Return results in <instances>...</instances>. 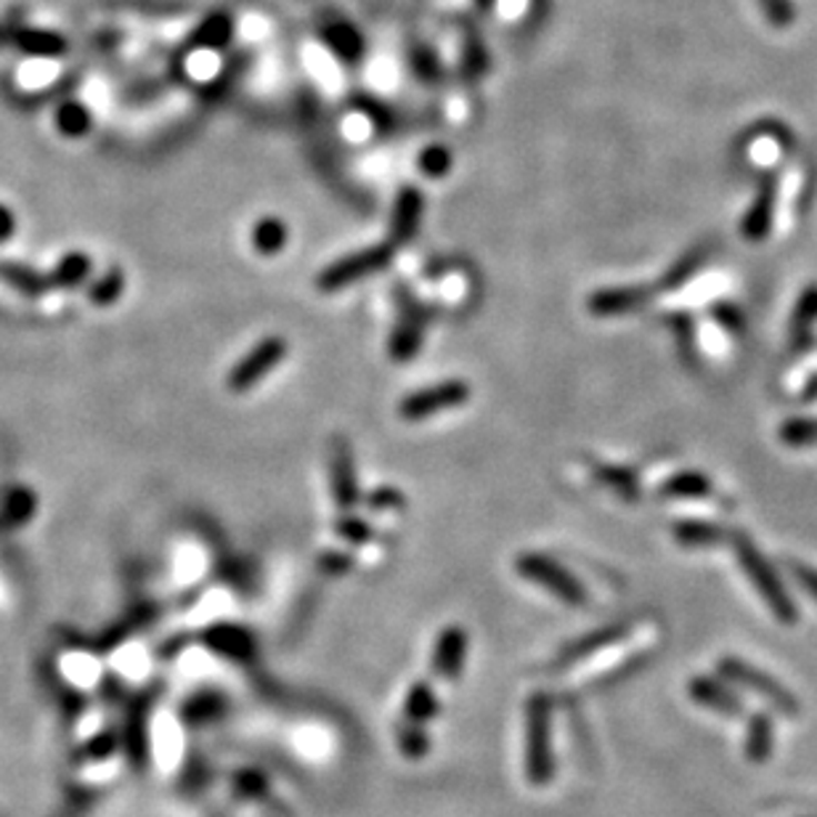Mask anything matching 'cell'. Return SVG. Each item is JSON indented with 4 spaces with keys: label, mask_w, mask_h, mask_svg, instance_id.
I'll list each match as a JSON object with an SVG mask.
<instances>
[{
    "label": "cell",
    "mask_w": 817,
    "mask_h": 817,
    "mask_svg": "<svg viewBox=\"0 0 817 817\" xmlns=\"http://www.w3.org/2000/svg\"><path fill=\"white\" fill-rule=\"evenodd\" d=\"M549 698L536 693L526 706V778L531 786H547L555 775L553 748H549Z\"/></svg>",
    "instance_id": "1"
},
{
    "label": "cell",
    "mask_w": 817,
    "mask_h": 817,
    "mask_svg": "<svg viewBox=\"0 0 817 817\" xmlns=\"http://www.w3.org/2000/svg\"><path fill=\"white\" fill-rule=\"evenodd\" d=\"M393 255H396V244L383 242V244H374V248L359 250V253H351L340 261L330 263L322 274L316 276V290L319 292H340L351 284L361 282L364 276L380 274V271L387 269L393 263Z\"/></svg>",
    "instance_id": "2"
},
{
    "label": "cell",
    "mask_w": 817,
    "mask_h": 817,
    "mask_svg": "<svg viewBox=\"0 0 817 817\" xmlns=\"http://www.w3.org/2000/svg\"><path fill=\"white\" fill-rule=\"evenodd\" d=\"M515 571L523 578H528V582L553 592L563 603L574 605V608L587 605V589L582 587V582L571 571H565L561 563H555L553 557L542 553H526L515 561Z\"/></svg>",
    "instance_id": "3"
},
{
    "label": "cell",
    "mask_w": 817,
    "mask_h": 817,
    "mask_svg": "<svg viewBox=\"0 0 817 817\" xmlns=\"http://www.w3.org/2000/svg\"><path fill=\"white\" fill-rule=\"evenodd\" d=\"M719 674L727 683L757 693V696L765 698L775 712H780L783 717H796V714H799V700H796L794 693L788 690V687H783L775 677H769V674L757 669V666L740 662V658H722Z\"/></svg>",
    "instance_id": "4"
},
{
    "label": "cell",
    "mask_w": 817,
    "mask_h": 817,
    "mask_svg": "<svg viewBox=\"0 0 817 817\" xmlns=\"http://www.w3.org/2000/svg\"><path fill=\"white\" fill-rule=\"evenodd\" d=\"M470 401V385L465 380H446V383L427 385L422 391L408 393L401 399L399 404V417L406 422H420L435 414L448 412V408H457Z\"/></svg>",
    "instance_id": "5"
},
{
    "label": "cell",
    "mask_w": 817,
    "mask_h": 817,
    "mask_svg": "<svg viewBox=\"0 0 817 817\" xmlns=\"http://www.w3.org/2000/svg\"><path fill=\"white\" fill-rule=\"evenodd\" d=\"M288 340L284 337H265L261 343L255 345L253 351L248 353L242 361H236L234 370L229 372L226 385L231 393H248L261 383V380L269 377L271 372L288 359Z\"/></svg>",
    "instance_id": "6"
},
{
    "label": "cell",
    "mask_w": 817,
    "mask_h": 817,
    "mask_svg": "<svg viewBox=\"0 0 817 817\" xmlns=\"http://www.w3.org/2000/svg\"><path fill=\"white\" fill-rule=\"evenodd\" d=\"M738 557H740V565L746 568V574L752 576L754 587L761 592L765 603L769 605V608H773L775 616H778V622L794 624L796 622L794 603L788 601L786 589L780 587V582L775 578L773 571L767 568V563L761 561V555L757 553V549H754L748 542H738Z\"/></svg>",
    "instance_id": "7"
},
{
    "label": "cell",
    "mask_w": 817,
    "mask_h": 817,
    "mask_svg": "<svg viewBox=\"0 0 817 817\" xmlns=\"http://www.w3.org/2000/svg\"><path fill=\"white\" fill-rule=\"evenodd\" d=\"M330 488L340 513H351L359 505V478L351 444L345 438H332L330 444Z\"/></svg>",
    "instance_id": "8"
},
{
    "label": "cell",
    "mask_w": 817,
    "mask_h": 817,
    "mask_svg": "<svg viewBox=\"0 0 817 817\" xmlns=\"http://www.w3.org/2000/svg\"><path fill=\"white\" fill-rule=\"evenodd\" d=\"M202 645H208L210 650L218 656L231 658V662H253L258 653V643L253 632L244 629L240 624H226L218 622L202 632Z\"/></svg>",
    "instance_id": "9"
},
{
    "label": "cell",
    "mask_w": 817,
    "mask_h": 817,
    "mask_svg": "<svg viewBox=\"0 0 817 817\" xmlns=\"http://www.w3.org/2000/svg\"><path fill=\"white\" fill-rule=\"evenodd\" d=\"M467 658V632L462 626H446L435 639L433 648V674L446 683H454L465 669Z\"/></svg>",
    "instance_id": "10"
},
{
    "label": "cell",
    "mask_w": 817,
    "mask_h": 817,
    "mask_svg": "<svg viewBox=\"0 0 817 817\" xmlns=\"http://www.w3.org/2000/svg\"><path fill=\"white\" fill-rule=\"evenodd\" d=\"M422 210H425V200L417 186H404L393 202V215H391V244H406L414 240L420 223H422Z\"/></svg>",
    "instance_id": "11"
},
{
    "label": "cell",
    "mask_w": 817,
    "mask_h": 817,
    "mask_svg": "<svg viewBox=\"0 0 817 817\" xmlns=\"http://www.w3.org/2000/svg\"><path fill=\"white\" fill-rule=\"evenodd\" d=\"M422 335H425V324H422L420 309L414 303L408 305V301L401 303L399 324L391 335V345H387L391 356L396 361H408L417 356L422 349Z\"/></svg>",
    "instance_id": "12"
},
{
    "label": "cell",
    "mask_w": 817,
    "mask_h": 817,
    "mask_svg": "<svg viewBox=\"0 0 817 817\" xmlns=\"http://www.w3.org/2000/svg\"><path fill=\"white\" fill-rule=\"evenodd\" d=\"M645 301H648V292L643 288H608L592 292L587 309L592 316H624V313L643 309Z\"/></svg>",
    "instance_id": "13"
},
{
    "label": "cell",
    "mask_w": 817,
    "mask_h": 817,
    "mask_svg": "<svg viewBox=\"0 0 817 817\" xmlns=\"http://www.w3.org/2000/svg\"><path fill=\"white\" fill-rule=\"evenodd\" d=\"M687 690H690V698L696 700L698 706H704V709H709V712H717L722 714V717H738V714H744V704H740V698L735 696L730 687L722 685L719 679L696 677Z\"/></svg>",
    "instance_id": "14"
},
{
    "label": "cell",
    "mask_w": 817,
    "mask_h": 817,
    "mask_svg": "<svg viewBox=\"0 0 817 817\" xmlns=\"http://www.w3.org/2000/svg\"><path fill=\"white\" fill-rule=\"evenodd\" d=\"M38 513V496L30 486H13L0 500V531H17L27 526Z\"/></svg>",
    "instance_id": "15"
},
{
    "label": "cell",
    "mask_w": 817,
    "mask_h": 817,
    "mask_svg": "<svg viewBox=\"0 0 817 817\" xmlns=\"http://www.w3.org/2000/svg\"><path fill=\"white\" fill-rule=\"evenodd\" d=\"M0 282H6L24 297H40L51 290V276L32 269V265L13 261H0Z\"/></svg>",
    "instance_id": "16"
},
{
    "label": "cell",
    "mask_w": 817,
    "mask_h": 817,
    "mask_svg": "<svg viewBox=\"0 0 817 817\" xmlns=\"http://www.w3.org/2000/svg\"><path fill=\"white\" fill-rule=\"evenodd\" d=\"M626 632H629V626H605V629H597L592 632V635L576 639V643H571L568 648H563L561 656H557V666H571V664H578L582 658H589L595 656L597 650L608 648V645L618 643V639L626 637Z\"/></svg>",
    "instance_id": "17"
},
{
    "label": "cell",
    "mask_w": 817,
    "mask_h": 817,
    "mask_svg": "<svg viewBox=\"0 0 817 817\" xmlns=\"http://www.w3.org/2000/svg\"><path fill=\"white\" fill-rule=\"evenodd\" d=\"M11 43L17 46L19 51L27 53V57H40V59H53L67 53V40L59 36V32L51 30H32V27H19L13 32Z\"/></svg>",
    "instance_id": "18"
},
{
    "label": "cell",
    "mask_w": 817,
    "mask_h": 817,
    "mask_svg": "<svg viewBox=\"0 0 817 817\" xmlns=\"http://www.w3.org/2000/svg\"><path fill=\"white\" fill-rule=\"evenodd\" d=\"M91 274H93V258L88 253H80V250H72V253L61 255L57 269H53L49 276L51 288L78 290L83 288L85 282H91Z\"/></svg>",
    "instance_id": "19"
},
{
    "label": "cell",
    "mask_w": 817,
    "mask_h": 817,
    "mask_svg": "<svg viewBox=\"0 0 817 817\" xmlns=\"http://www.w3.org/2000/svg\"><path fill=\"white\" fill-rule=\"evenodd\" d=\"M223 712H226V698H223L221 693L196 690L186 700H183L181 719L186 722L189 727H202V725H210V722L221 719Z\"/></svg>",
    "instance_id": "20"
},
{
    "label": "cell",
    "mask_w": 817,
    "mask_h": 817,
    "mask_svg": "<svg viewBox=\"0 0 817 817\" xmlns=\"http://www.w3.org/2000/svg\"><path fill=\"white\" fill-rule=\"evenodd\" d=\"M438 712H441V700H438V696H435L431 683L420 679V683H414L412 687H408L406 700H404V719L406 722H412V725H420V727H427L435 717H438Z\"/></svg>",
    "instance_id": "21"
},
{
    "label": "cell",
    "mask_w": 817,
    "mask_h": 817,
    "mask_svg": "<svg viewBox=\"0 0 817 817\" xmlns=\"http://www.w3.org/2000/svg\"><path fill=\"white\" fill-rule=\"evenodd\" d=\"M775 725L767 714H754L746 727V759L754 765H765L773 757Z\"/></svg>",
    "instance_id": "22"
},
{
    "label": "cell",
    "mask_w": 817,
    "mask_h": 817,
    "mask_svg": "<svg viewBox=\"0 0 817 817\" xmlns=\"http://www.w3.org/2000/svg\"><path fill=\"white\" fill-rule=\"evenodd\" d=\"M288 236H290L288 223H284L282 218L265 215L253 226L250 240H253V250L258 255L271 258V255H279L284 248H288Z\"/></svg>",
    "instance_id": "23"
},
{
    "label": "cell",
    "mask_w": 817,
    "mask_h": 817,
    "mask_svg": "<svg viewBox=\"0 0 817 817\" xmlns=\"http://www.w3.org/2000/svg\"><path fill=\"white\" fill-rule=\"evenodd\" d=\"M122 292H125V271L120 265H112V269H107L104 274L88 284V297L99 309H109V305L118 303Z\"/></svg>",
    "instance_id": "24"
},
{
    "label": "cell",
    "mask_w": 817,
    "mask_h": 817,
    "mask_svg": "<svg viewBox=\"0 0 817 817\" xmlns=\"http://www.w3.org/2000/svg\"><path fill=\"white\" fill-rule=\"evenodd\" d=\"M57 128L67 139H83L93 128V114L80 101H64L57 112Z\"/></svg>",
    "instance_id": "25"
},
{
    "label": "cell",
    "mask_w": 817,
    "mask_h": 817,
    "mask_svg": "<svg viewBox=\"0 0 817 817\" xmlns=\"http://www.w3.org/2000/svg\"><path fill=\"white\" fill-rule=\"evenodd\" d=\"M396 744H399V752L412 761L425 759L427 754H431V735H427L425 727L412 725V722H406V719L399 722Z\"/></svg>",
    "instance_id": "26"
},
{
    "label": "cell",
    "mask_w": 817,
    "mask_h": 817,
    "mask_svg": "<svg viewBox=\"0 0 817 817\" xmlns=\"http://www.w3.org/2000/svg\"><path fill=\"white\" fill-rule=\"evenodd\" d=\"M709 492L712 483L700 473H679L662 486V494L669 500H698V496H709Z\"/></svg>",
    "instance_id": "27"
},
{
    "label": "cell",
    "mask_w": 817,
    "mask_h": 817,
    "mask_svg": "<svg viewBox=\"0 0 817 817\" xmlns=\"http://www.w3.org/2000/svg\"><path fill=\"white\" fill-rule=\"evenodd\" d=\"M773 196H775L773 183H767V186L761 189L757 204L752 208V213L746 215L744 231H746V236H752V240H761V236L767 234L769 221H773V218H769L773 215Z\"/></svg>",
    "instance_id": "28"
},
{
    "label": "cell",
    "mask_w": 817,
    "mask_h": 817,
    "mask_svg": "<svg viewBox=\"0 0 817 817\" xmlns=\"http://www.w3.org/2000/svg\"><path fill=\"white\" fill-rule=\"evenodd\" d=\"M674 536H677L679 544H687V547H704V544H714L722 539L719 528L696 521L677 523V526H674Z\"/></svg>",
    "instance_id": "29"
},
{
    "label": "cell",
    "mask_w": 817,
    "mask_h": 817,
    "mask_svg": "<svg viewBox=\"0 0 817 817\" xmlns=\"http://www.w3.org/2000/svg\"><path fill=\"white\" fill-rule=\"evenodd\" d=\"M417 165H420L422 173L427 175V179H444L448 170H452L454 160H452V152H448V149L427 147V149H422Z\"/></svg>",
    "instance_id": "30"
},
{
    "label": "cell",
    "mask_w": 817,
    "mask_h": 817,
    "mask_svg": "<svg viewBox=\"0 0 817 817\" xmlns=\"http://www.w3.org/2000/svg\"><path fill=\"white\" fill-rule=\"evenodd\" d=\"M335 534L349 544H366V542L374 539V528L370 526V523H366L364 517H356L351 513L337 517Z\"/></svg>",
    "instance_id": "31"
},
{
    "label": "cell",
    "mask_w": 817,
    "mask_h": 817,
    "mask_svg": "<svg viewBox=\"0 0 817 817\" xmlns=\"http://www.w3.org/2000/svg\"><path fill=\"white\" fill-rule=\"evenodd\" d=\"M147 722H144V717H141V712L139 709H135L133 712V717L131 719H128V735H125V746H128V752H131V759H135V761H141V759H144V754H147Z\"/></svg>",
    "instance_id": "32"
},
{
    "label": "cell",
    "mask_w": 817,
    "mask_h": 817,
    "mask_svg": "<svg viewBox=\"0 0 817 817\" xmlns=\"http://www.w3.org/2000/svg\"><path fill=\"white\" fill-rule=\"evenodd\" d=\"M366 507L374 510V513H391V510H404L406 507V496L399 492V488H374V492L366 494Z\"/></svg>",
    "instance_id": "33"
},
{
    "label": "cell",
    "mask_w": 817,
    "mask_h": 817,
    "mask_svg": "<svg viewBox=\"0 0 817 817\" xmlns=\"http://www.w3.org/2000/svg\"><path fill=\"white\" fill-rule=\"evenodd\" d=\"M759 6H761V11H765L767 22L778 27V30L794 24V19H796L794 0H759Z\"/></svg>",
    "instance_id": "34"
},
{
    "label": "cell",
    "mask_w": 817,
    "mask_h": 817,
    "mask_svg": "<svg viewBox=\"0 0 817 817\" xmlns=\"http://www.w3.org/2000/svg\"><path fill=\"white\" fill-rule=\"evenodd\" d=\"M265 786H269V783H265V778L258 769H242L234 778L236 794H242L244 799H261L265 794Z\"/></svg>",
    "instance_id": "35"
},
{
    "label": "cell",
    "mask_w": 817,
    "mask_h": 817,
    "mask_svg": "<svg viewBox=\"0 0 817 817\" xmlns=\"http://www.w3.org/2000/svg\"><path fill=\"white\" fill-rule=\"evenodd\" d=\"M783 438L796 446H805L809 441H817V422H791V425H786V431H783Z\"/></svg>",
    "instance_id": "36"
},
{
    "label": "cell",
    "mask_w": 817,
    "mask_h": 817,
    "mask_svg": "<svg viewBox=\"0 0 817 817\" xmlns=\"http://www.w3.org/2000/svg\"><path fill=\"white\" fill-rule=\"evenodd\" d=\"M319 568L330 576H343L353 568V557L345 553H324L319 557Z\"/></svg>",
    "instance_id": "37"
},
{
    "label": "cell",
    "mask_w": 817,
    "mask_h": 817,
    "mask_svg": "<svg viewBox=\"0 0 817 817\" xmlns=\"http://www.w3.org/2000/svg\"><path fill=\"white\" fill-rule=\"evenodd\" d=\"M17 234V215L9 204H0V244H6Z\"/></svg>",
    "instance_id": "38"
},
{
    "label": "cell",
    "mask_w": 817,
    "mask_h": 817,
    "mask_svg": "<svg viewBox=\"0 0 817 817\" xmlns=\"http://www.w3.org/2000/svg\"><path fill=\"white\" fill-rule=\"evenodd\" d=\"M19 27H22V11L17 9V11L6 13V17L0 19V46L9 43V40L13 38V32H17Z\"/></svg>",
    "instance_id": "39"
},
{
    "label": "cell",
    "mask_w": 817,
    "mask_h": 817,
    "mask_svg": "<svg viewBox=\"0 0 817 817\" xmlns=\"http://www.w3.org/2000/svg\"><path fill=\"white\" fill-rule=\"evenodd\" d=\"M794 574H796V578H799L801 587H805L809 592V595H815V601H817V571L805 568V565L794 563Z\"/></svg>",
    "instance_id": "40"
}]
</instances>
